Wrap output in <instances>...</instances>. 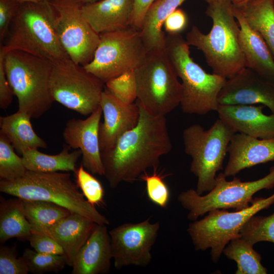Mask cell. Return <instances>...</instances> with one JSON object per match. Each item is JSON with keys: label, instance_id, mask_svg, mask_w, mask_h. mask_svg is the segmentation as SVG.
<instances>
[{"label": "cell", "instance_id": "cell-1", "mask_svg": "<svg viewBox=\"0 0 274 274\" xmlns=\"http://www.w3.org/2000/svg\"><path fill=\"white\" fill-rule=\"evenodd\" d=\"M136 102L140 108L136 125L101 152L104 176L111 188L123 182L133 183L147 169L157 168L160 158L173 147L165 116L154 115Z\"/></svg>", "mask_w": 274, "mask_h": 274}, {"label": "cell", "instance_id": "cell-2", "mask_svg": "<svg viewBox=\"0 0 274 274\" xmlns=\"http://www.w3.org/2000/svg\"><path fill=\"white\" fill-rule=\"evenodd\" d=\"M205 13L213 21L210 31L205 34L193 25L185 40L202 52L213 74L229 79L246 67L233 4L230 0H218L209 4Z\"/></svg>", "mask_w": 274, "mask_h": 274}, {"label": "cell", "instance_id": "cell-3", "mask_svg": "<svg viewBox=\"0 0 274 274\" xmlns=\"http://www.w3.org/2000/svg\"><path fill=\"white\" fill-rule=\"evenodd\" d=\"M54 16L48 0L21 3L0 48L5 53L22 51L52 62L70 58L57 33Z\"/></svg>", "mask_w": 274, "mask_h": 274}, {"label": "cell", "instance_id": "cell-4", "mask_svg": "<svg viewBox=\"0 0 274 274\" xmlns=\"http://www.w3.org/2000/svg\"><path fill=\"white\" fill-rule=\"evenodd\" d=\"M0 191L23 199L52 202L84 216L97 224H110L109 220L80 192L70 173L27 170L22 177L15 180H1Z\"/></svg>", "mask_w": 274, "mask_h": 274}, {"label": "cell", "instance_id": "cell-5", "mask_svg": "<svg viewBox=\"0 0 274 274\" xmlns=\"http://www.w3.org/2000/svg\"><path fill=\"white\" fill-rule=\"evenodd\" d=\"M189 46L180 33L166 35L165 50L182 81V112L202 115L216 111L218 96L226 79L207 73L191 57Z\"/></svg>", "mask_w": 274, "mask_h": 274}, {"label": "cell", "instance_id": "cell-6", "mask_svg": "<svg viewBox=\"0 0 274 274\" xmlns=\"http://www.w3.org/2000/svg\"><path fill=\"white\" fill-rule=\"evenodd\" d=\"M4 61L7 78L17 98L18 111L31 118H39L54 101L50 90L52 62L17 50L4 52Z\"/></svg>", "mask_w": 274, "mask_h": 274}, {"label": "cell", "instance_id": "cell-7", "mask_svg": "<svg viewBox=\"0 0 274 274\" xmlns=\"http://www.w3.org/2000/svg\"><path fill=\"white\" fill-rule=\"evenodd\" d=\"M235 133L220 119L207 130L195 124L183 130L184 151L192 158L190 170L197 179L196 191L198 194L215 187L216 174L223 169L230 141Z\"/></svg>", "mask_w": 274, "mask_h": 274}, {"label": "cell", "instance_id": "cell-8", "mask_svg": "<svg viewBox=\"0 0 274 274\" xmlns=\"http://www.w3.org/2000/svg\"><path fill=\"white\" fill-rule=\"evenodd\" d=\"M137 99L150 113L165 116L180 105L182 84L178 80L165 47L147 52L134 70Z\"/></svg>", "mask_w": 274, "mask_h": 274}, {"label": "cell", "instance_id": "cell-9", "mask_svg": "<svg viewBox=\"0 0 274 274\" xmlns=\"http://www.w3.org/2000/svg\"><path fill=\"white\" fill-rule=\"evenodd\" d=\"M226 178L223 173L217 175L215 187L206 195H199L193 189L179 194L178 200L188 211V220L195 221L214 210L233 209L237 211L248 208L256 192L274 187V166L267 175L255 181L243 182L234 177L229 181Z\"/></svg>", "mask_w": 274, "mask_h": 274}, {"label": "cell", "instance_id": "cell-10", "mask_svg": "<svg viewBox=\"0 0 274 274\" xmlns=\"http://www.w3.org/2000/svg\"><path fill=\"white\" fill-rule=\"evenodd\" d=\"M274 203V193L267 198L256 197L248 208L233 212L214 210L200 220L189 224L187 231L194 249H211V260L217 263L226 246L232 239L241 237L240 232L246 222L262 210Z\"/></svg>", "mask_w": 274, "mask_h": 274}, {"label": "cell", "instance_id": "cell-11", "mask_svg": "<svg viewBox=\"0 0 274 274\" xmlns=\"http://www.w3.org/2000/svg\"><path fill=\"white\" fill-rule=\"evenodd\" d=\"M105 84L70 58L52 62L50 90L54 101L84 116L100 106Z\"/></svg>", "mask_w": 274, "mask_h": 274}, {"label": "cell", "instance_id": "cell-12", "mask_svg": "<svg viewBox=\"0 0 274 274\" xmlns=\"http://www.w3.org/2000/svg\"><path fill=\"white\" fill-rule=\"evenodd\" d=\"M100 40L92 60L84 66L105 84L129 70H135L147 51L140 30L132 26L99 34Z\"/></svg>", "mask_w": 274, "mask_h": 274}, {"label": "cell", "instance_id": "cell-13", "mask_svg": "<svg viewBox=\"0 0 274 274\" xmlns=\"http://www.w3.org/2000/svg\"><path fill=\"white\" fill-rule=\"evenodd\" d=\"M54 12V23L61 43L70 58L85 66L93 59L99 35L85 18L81 0H48Z\"/></svg>", "mask_w": 274, "mask_h": 274}, {"label": "cell", "instance_id": "cell-14", "mask_svg": "<svg viewBox=\"0 0 274 274\" xmlns=\"http://www.w3.org/2000/svg\"><path fill=\"white\" fill-rule=\"evenodd\" d=\"M159 222L149 218L139 223H125L109 231L114 267L120 269L134 265L145 267L152 260L151 250L157 239Z\"/></svg>", "mask_w": 274, "mask_h": 274}, {"label": "cell", "instance_id": "cell-15", "mask_svg": "<svg viewBox=\"0 0 274 274\" xmlns=\"http://www.w3.org/2000/svg\"><path fill=\"white\" fill-rule=\"evenodd\" d=\"M218 102L223 105L260 104L274 113V82L245 67L226 80Z\"/></svg>", "mask_w": 274, "mask_h": 274}, {"label": "cell", "instance_id": "cell-16", "mask_svg": "<svg viewBox=\"0 0 274 274\" xmlns=\"http://www.w3.org/2000/svg\"><path fill=\"white\" fill-rule=\"evenodd\" d=\"M102 114L99 106L85 119H70L62 132L66 145L70 148L81 150V164L84 168L92 174L100 176H104L98 135Z\"/></svg>", "mask_w": 274, "mask_h": 274}, {"label": "cell", "instance_id": "cell-17", "mask_svg": "<svg viewBox=\"0 0 274 274\" xmlns=\"http://www.w3.org/2000/svg\"><path fill=\"white\" fill-rule=\"evenodd\" d=\"M100 107L104 120L99 126L98 135L101 152L109 150L118 139L138 124L140 108L138 104H125L115 97L107 88L101 94Z\"/></svg>", "mask_w": 274, "mask_h": 274}, {"label": "cell", "instance_id": "cell-18", "mask_svg": "<svg viewBox=\"0 0 274 274\" xmlns=\"http://www.w3.org/2000/svg\"><path fill=\"white\" fill-rule=\"evenodd\" d=\"M228 162L223 174L234 176L241 170L274 161V139H259L239 132L231 138Z\"/></svg>", "mask_w": 274, "mask_h": 274}, {"label": "cell", "instance_id": "cell-19", "mask_svg": "<svg viewBox=\"0 0 274 274\" xmlns=\"http://www.w3.org/2000/svg\"><path fill=\"white\" fill-rule=\"evenodd\" d=\"M265 106L219 105V119L230 125L236 132L259 139H274V113L265 115Z\"/></svg>", "mask_w": 274, "mask_h": 274}, {"label": "cell", "instance_id": "cell-20", "mask_svg": "<svg viewBox=\"0 0 274 274\" xmlns=\"http://www.w3.org/2000/svg\"><path fill=\"white\" fill-rule=\"evenodd\" d=\"M112 258L111 239L107 225L97 224L77 254L71 273H108Z\"/></svg>", "mask_w": 274, "mask_h": 274}, {"label": "cell", "instance_id": "cell-21", "mask_svg": "<svg viewBox=\"0 0 274 274\" xmlns=\"http://www.w3.org/2000/svg\"><path fill=\"white\" fill-rule=\"evenodd\" d=\"M133 0H101L84 4L83 14L98 34L131 26Z\"/></svg>", "mask_w": 274, "mask_h": 274}, {"label": "cell", "instance_id": "cell-22", "mask_svg": "<svg viewBox=\"0 0 274 274\" xmlns=\"http://www.w3.org/2000/svg\"><path fill=\"white\" fill-rule=\"evenodd\" d=\"M96 224L90 219L72 212L39 233L48 235L57 242L64 251L67 265L72 267L77 254Z\"/></svg>", "mask_w": 274, "mask_h": 274}, {"label": "cell", "instance_id": "cell-23", "mask_svg": "<svg viewBox=\"0 0 274 274\" xmlns=\"http://www.w3.org/2000/svg\"><path fill=\"white\" fill-rule=\"evenodd\" d=\"M234 15L240 28L239 42L246 67L274 82V58L265 41L251 28L239 10L233 5Z\"/></svg>", "mask_w": 274, "mask_h": 274}, {"label": "cell", "instance_id": "cell-24", "mask_svg": "<svg viewBox=\"0 0 274 274\" xmlns=\"http://www.w3.org/2000/svg\"><path fill=\"white\" fill-rule=\"evenodd\" d=\"M185 0H155L148 9L140 30L147 52L165 47L162 27L166 18Z\"/></svg>", "mask_w": 274, "mask_h": 274}, {"label": "cell", "instance_id": "cell-25", "mask_svg": "<svg viewBox=\"0 0 274 274\" xmlns=\"http://www.w3.org/2000/svg\"><path fill=\"white\" fill-rule=\"evenodd\" d=\"M31 119L19 111L0 117V132L8 138L16 152L21 155L29 150L47 148L46 142L34 131Z\"/></svg>", "mask_w": 274, "mask_h": 274}, {"label": "cell", "instance_id": "cell-26", "mask_svg": "<svg viewBox=\"0 0 274 274\" xmlns=\"http://www.w3.org/2000/svg\"><path fill=\"white\" fill-rule=\"evenodd\" d=\"M31 233V227L24 213L21 198L5 199L1 196V245L13 237L27 240Z\"/></svg>", "mask_w": 274, "mask_h": 274}, {"label": "cell", "instance_id": "cell-27", "mask_svg": "<svg viewBox=\"0 0 274 274\" xmlns=\"http://www.w3.org/2000/svg\"><path fill=\"white\" fill-rule=\"evenodd\" d=\"M70 147L64 146L62 151L56 155L42 153L38 149L25 152L22 157L27 170L38 172H73L76 170V163L82 156L81 150L70 152Z\"/></svg>", "mask_w": 274, "mask_h": 274}, {"label": "cell", "instance_id": "cell-28", "mask_svg": "<svg viewBox=\"0 0 274 274\" xmlns=\"http://www.w3.org/2000/svg\"><path fill=\"white\" fill-rule=\"evenodd\" d=\"M234 6L239 10L250 26L262 37L274 58L273 0H251Z\"/></svg>", "mask_w": 274, "mask_h": 274}, {"label": "cell", "instance_id": "cell-29", "mask_svg": "<svg viewBox=\"0 0 274 274\" xmlns=\"http://www.w3.org/2000/svg\"><path fill=\"white\" fill-rule=\"evenodd\" d=\"M22 199L25 215L31 227L32 233H39L70 215L66 208L41 200Z\"/></svg>", "mask_w": 274, "mask_h": 274}, {"label": "cell", "instance_id": "cell-30", "mask_svg": "<svg viewBox=\"0 0 274 274\" xmlns=\"http://www.w3.org/2000/svg\"><path fill=\"white\" fill-rule=\"evenodd\" d=\"M223 253L237 264L235 274H266L267 269L261 264V255L253 245L242 237L231 240Z\"/></svg>", "mask_w": 274, "mask_h": 274}, {"label": "cell", "instance_id": "cell-31", "mask_svg": "<svg viewBox=\"0 0 274 274\" xmlns=\"http://www.w3.org/2000/svg\"><path fill=\"white\" fill-rule=\"evenodd\" d=\"M8 138L0 132V178L13 181L22 177L27 171L22 157L18 156Z\"/></svg>", "mask_w": 274, "mask_h": 274}, {"label": "cell", "instance_id": "cell-32", "mask_svg": "<svg viewBox=\"0 0 274 274\" xmlns=\"http://www.w3.org/2000/svg\"><path fill=\"white\" fill-rule=\"evenodd\" d=\"M240 234L253 245L260 242L274 243V213L267 216L254 215L243 226Z\"/></svg>", "mask_w": 274, "mask_h": 274}, {"label": "cell", "instance_id": "cell-33", "mask_svg": "<svg viewBox=\"0 0 274 274\" xmlns=\"http://www.w3.org/2000/svg\"><path fill=\"white\" fill-rule=\"evenodd\" d=\"M22 257L26 262L29 272L34 274L58 272L67 264L64 255L43 254L30 249L24 250Z\"/></svg>", "mask_w": 274, "mask_h": 274}, {"label": "cell", "instance_id": "cell-34", "mask_svg": "<svg viewBox=\"0 0 274 274\" xmlns=\"http://www.w3.org/2000/svg\"><path fill=\"white\" fill-rule=\"evenodd\" d=\"M106 88L117 99L126 104L137 99V87L134 70H129L105 83Z\"/></svg>", "mask_w": 274, "mask_h": 274}, {"label": "cell", "instance_id": "cell-35", "mask_svg": "<svg viewBox=\"0 0 274 274\" xmlns=\"http://www.w3.org/2000/svg\"><path fill=\"white\" fill-rule=\"evenodd\" d=\"M74 173L76 184L87 201L94 206L103 204L105 191L101 183L81 164Z\"/></svg>", "mask_w": 274, "mask_h": 274}, {"label": "cell", "instance_id": "cell-36", "mask_svg": "<svg viewBox=\"0 0 274 274\" xmlns=\"http://www.w3.org/2000/svg\"><path fill=\"white\" fill-rule=\"evenodd\" d=\"M140 179L146 182V192L149 199L161 208H166L170 198V192L163 181V177L154 171L151 175L144 173Z\"/></svg>", "mask_w": 274, "mask_h": 274}, {"label": "cell", "instance_id": "cell-37", "mask_svg": "<svg viewBox=\"0 0 274 274\" xmlns=\"http://www.w3.org/2000/svg\"><path fill=\"white\" fill-rule=\"evenodd\" d=\"M14 247L1 245L0 274H27L28 266L23 257H17Z\"/></svg>", "mask_w": 274, "mask_h": 274}, {"label": "cell", "instance_id": "cell-38", "mask_svg": "<svg viewBox=\"0 0 274 274\" xmlns=\"http://www.w3.org/2000/svg\"><path fill=\"white\" fill-rule=\"evenodd\" d=\"M27 241L37 252L64 256L62 247L50 236L39 233H32Z\"/></svg>", "mask_w": 274, "mask_h": 274}, {"label": "cell", "instance_id": "cell-39", "mask_svg": "<svg viewBox=\"0 0 274 274\" xmlns=\"http://www.w3.org/2000/svg\"><path fill=\"white\" fill-rule=\"evenodd\" d=\"M17 0H0V42L2 45L20 6Z\"/></svg>", "mask_w": 274, "mask_h": 274}, {"label": "cell", "instance_id": "cell-40", "mask_svg": "<svg viewBox=\"0 0 274 274\" xmlns=\"http://www.w3.org/2000/svg\"><path fill=\"white\" fill-rule=\"evenodd\" d=\"M4 57V52L0 49V108L2 110L9 107L14 95L6 75Z\"/></svg>", "mask_w": 274, "mask_h": 274}, {"label": "cell", "instance_id": "cell-41", "mask_svg": "<svg viewBox=\"0 0 274 274\" xmlns=\"http://www.w3.org/2000/svg\"><path fill=\"white\" fill-rule=\"evenodd\" d=\"M188 22L186 13L182 9L178 8L166 18L163 26L168 34H178L186 28Z\"/></svg>", "mask_w": 274, "mask_h": 274}, {"label": "cell", "instance_id": "cell-42", "mask_svg": "<svg viewBox=\"0 0 274 274\" xmlns=\"http://www.w3.org/2000/svg\"><path fill=\"white\" fill-rule=\"evenodd\" d=\"M133 1L134 7L131 26L140 30L148 9L155 0Z\"/></svg>", "mask_w": 274, "mask_h": 274}, {"label": "cell", "instance_id": "cell-43", "mask_svg": "<svg viewBox=\"0 0 274 274\" xmlns=\"http://www.w3.org/2000/svg\"><path fill=\"white\" fill-rule=\"evenodd\" d=\"M251 0H230L232 4L234 6H239L243 5Z\"/></svg>", "mask_w": 274, "mask_h": 274}, {"label": "cell", "instance_id": "cell-44", "mask_svg": "<svg viewBox=\"0 0 274 274\" xmlns=\"http://www.w3.org/2000/svg\"><path fill=\"white\" fill-rule=\"evenodd\" d=\"M20 3H25V2H33V3H39L47 0H17Z\"/></svg>", "mask_w": 274, "mask_h": 274}, {"label": "cell", "instance_id": "cell-45", "mask_svg": "<svg viewBox=\"0 0 274 274\" xmlns=\"http://www.w3.org/2000/svg\"><path fill=\"white\" fill-rule=\"evenodd\" d=\"M84 4H90L96 2L98 0H81Z\"/></svg>", "mask_w": 274, "mask_h": 274}, {"label": "cell", "instance_id": "cell-46", "mask_svg": "<svg viewBox=\"0 0 274 274\" xmlns=\"http://www.w3.org/2000/svg\"><path fill=\"white\" fill-rule=\"evenodd\" d=\"M206 2H207L208 4L212 3L215 1H217L218 0H204Z\"/></svg>", "mask_w": 274, "mask_h": 274}, {"label": "cell", "instance_id": "cell-47", "mask_svg": "<svg viewBox=\"0 0 274 274\" xmlns=\"http://www.w3.org/2000/svg\"><path fill=\"white\" fill-rule=\"evenodd\" d=\"M273 7H274V0H273Z\"/></svg>", "mask_w": 274, "mask_h": 274}]
</instances>
